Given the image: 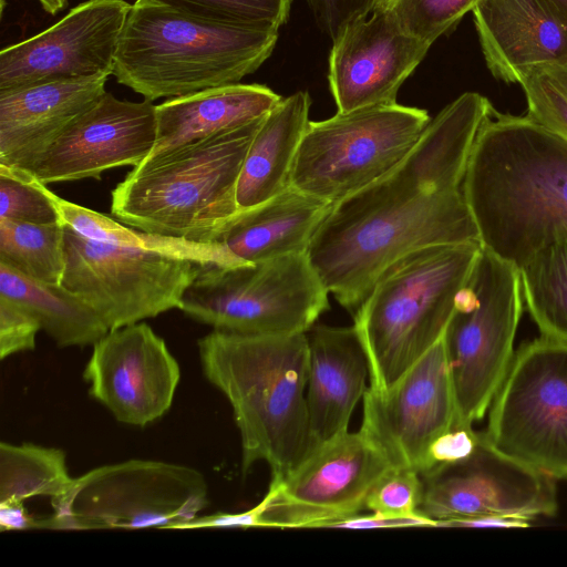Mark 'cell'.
Returning a JSON list of instances; mask_svg holds the SVG:
<instances>
[{
  "label": "cell",
  "instance_id": "cell-1",
  "mask_svg": "<svg viewBox=\"0 0 567 567\" xmlns=\"http://www.w3.org/2000/svg\"><path fill=\"white\" fill-rule=\"evenodd\" d=\"M492 107L480 93L461 94L431 118L399 165L332 205L307 256L329 293L352 315L402 256L433 245L481 243L462 185Z\"/></svg>",
  "mask_w": 567,
  "mask_h": 567
},
{
  "label": "cell",
  "instance_id": "cell-2",
  "mask_svg": "<svg viewBox=\"0 0 567 567\" xmlns=\"http://www.w3.org/2000/svg\"><path fill=\"white\" fill-rule=\"evenodd\" d=\"M462 188L482 247L520 268L567 236V140L528 115L492 107Z\"/></svg>",
  "mask_w": 567,
  "mask_h": 567
},
{
  "label": "cell",
  "instance_id": "cell-3",
  "mask_svg": "<svg viewBox=\"0 0 567 567\" xmlns=\"http://www.w3.org/2000/svg\"><path fill=\"white\" fill-rule=\"evenodd\" d=\"M205 378L231 405L241 472L266 462L279 478L311 453L306 333L238 334L213 330L198 340Z\"/></svg>",
  "mask_w": 567,
  "mask_h": 567
},
{
  "label": "cell",
  "instance_id": "cell-4",
  "mask_svg": "<svg viewBox=\"0 0 567 567\" xmlns=\"http://www.w3.org/2000/svg\"><path fill=\"white\" fill-rule=\"evenodd\" d=\"M278 31L203 21L135 1L113 75L151 102L239 83L271 55Z\"/></svg>",
  "mask_w": 567,
  "mask_h": 567
},
{
  "label": "cell",
  "instance_id": "cell-5",
  "mask_svg": "<svg viewBox=\"0 0 567 567\" xmlns=\"http://www.w3.org/2000/svg\"><path fill=\"white\" fill-rule=\"evenodd\" d=\"M262 118L144 159L112 190L111 215L146 233L216 243L239 212L238 179Z\"/></svg>",
  "mask_w": 567,
  "mask_h": 567
},
{
  "label": "cell",
  "instance_id": "cell-6",
  "mask_svg": "<svg viewBox=\"0 0 567 567\" xmlns=\"http://www.w3.org/2000/svg\"><path fill=\"white\" fill-rule=\"evenodd\" d=\"M481 243L433 245L391 264L353 313L370 386L386 391L444 334Z\"/></svg>",
  "mask_w": 567,
  "mask_h": 567
},
{
  "label": "cell",
  "instance_id": "cell-7",
  "mask_svg": "<svg viewBox=\"0 0 567 567\" xmlns=\"http://www.w3.org/2000/svg\"><path fill=\"white\" fill-rule=\"evenodd\" d=\"M328 295L302 252L233 267L202 265L179 309L217 331L306 333L329 309Z\"/></svg>",
  "mask_w": 567,
  "mask_h": 567
},
{
  "label": "cell",
  "instance_id": "cell-8",
  "mask_svg": "<svg viewBox=\"0 0 567 567\" xmlns=\"http://www.w3.org/2000/svg\"><path fill=\"white\" fill-rule=\"evenodd\" d=\"M522 311L519 268L482 247L444 332L455 426L472 427L491 406L514 358Z\"/></svg>",
  "mask_w": 567,
  "mask_h": 567
},
{
  "label": "cell",
  "instance_id": "cell-9",
  "mask_svg": "<svg viewBox=\"0 0 567 567\" xmlns=\"http://www.w3.org/2000/svg\"><path fill=\"white\" fill-rule=\"evenodd\" d=\"M51 505L41 529H179L207 507L208 486L193 467L134 458L75 477Z\"/></svg>",
  "mask_w": 567,
  "mask_h": 567
},
{
  "label": "cell",
  "instance_id": "cell-10",
  "mask_svg": "<svg viewBox=\"0 0 567 567\" xmlns=\"http://www.w3.org/2000/svg\"><path fill=\"white\" fill-rule=\"evenodd\" d=\"M430 121L425 110L396 102L310 121L290 186L333 205L399 165Z\"/></svg>",
  "mask_w": 567,
  "mask_h": 567
},
{
  "label": "cell",
  "instance_id": "cell-11",
  "mask_svg": "<svg viewBox=\"0 0 567 567\" xmlns=\"http://www.w3.org/2000/svg\"><path fill=\"white\" fill-rule=\"evenodd\" d=\"M61 286L114 330L181 307L202 264L166 252L89 239L64 224Z\"/></svg>",
  "mask_w": 567,
  "mask_h": 567
},
{
  "label": "cell",
  "instance_id": "cell-12",
  "mask_svg": "<svg viewBox=\"0 0 567 567\" xmlns=\"http://www.w3.org/2000/svg\"><path fill=\"white\" fill-rule=\"evenodd\" d=\"M484 435L511 458L567 480V342L542 336L514 354Z\"/></svg>",
  "mask_w": 567,
  "mask_h": 567
},
{
  "label": "cell",
  "instance_id": "cell-13",
  "mask_svg": "<svg viewBox=\"0 0 567 567\" xmlns=\"http://www.w3.org/2000/svg\"><path fill=\"white\" fill-rule=\"evenodd\" d=\"M393 466L361 430L319 445L288 474L272 478L256 505L260 527L317 528L360 515Z\"/></svg>",
  "mask_w": 567,
  "mask_h": 567
},
{
  "label": "cell",
  "instance_id": "cell-14",
  "mask_svg": "<svg viewBox=\"0 0 567 567\" xmlns=\"http://www.w3.org/2000/svg\"><path fill=\"white\" fill-rule=\"evenodd\" d=\"M421 476L419 512L436 527H465L487 517L530 522L558 507L556 478L501 453L484 433L465 456Z\"/></svg>",
  "mask_w": 567,
  "mask_h": 567
},
{
  "label": "cell",
  "instance_id": "cell-15",
  "mask_svg": "<svg viewBox=\"0 0 567 567\" xmlns=\"http://www.w3.org/2000/svg\"><path fill=\"white\" fill-rule=\"evenodd\" d=\"M362 401L360 430L394 468L421 474L432 445L456 425L444 334L391 388L383 392L368 388Z\"/></svg>",
  "mask_w": 567,
  "mask_h": 567
},
{
  "label": "cell",
  "instance_id": "cell-16",
  "mask_svg": "<svg viewBox=\"0 0 567 567\" xmlns=\"http://www.w3.org/2000/svg\"><path fill=\"white\" fill-rule=\"evenodd\" d=\"M132 4L87 0L47 30L0 52V93L113 74Z\"/></svg>",
  "mask_w": 567,
  "mask_h": 567
},
{
  "label": "cell",
  "instance_id": "cell-17",
  "mask_svg": "<svg viewBox=\"0 0 567 567\" xmlns=\"http://www.w3.org/2000/svg\"><path fill=\"white\" fill-rule=\"evenodd\" d=\"M83 378L118 422L143 427L171 409L181 369L164 339L141 321L97 340Z\"/></svg>",
  "mask_w": 567,
  "mask_h": 567
},
{
  "label": "cell",
  "instance_id": "cell-18",
  "mask_svg": "<svg viewBox=\"0 0 567 567\" xmlns=\"http://www.w3.org/2000/svg\"><path fill=\"white\" fill-rule=\"evenodd\" d=\"M157 136L156 105L106 92L73 120L28 171L42 184L101 179L104 171L137 166Z\"/></svg>",
  "mask_w": 567,
  "mask_h": 567
},
{
  "label": "cell",
  "instance_id": "cell-19",
  "mask_svg": "<svg viewBox=\"0 0 567 567\" xmlns=\"http://www.w3.org/2000/svg\"><path fill=\"white\" fill-rule=\"evenodd\" d=\"M332 41L328 82L339 113L395 103L431 48L403 31L382 2L346 23Z\"/></svg>",
  "mask_w": 567,
  "mask_h": 567
},
{
  "label": "cell",
  "instance_id": "cell-20",
  "mask_svg": "<svg viewBox=\"0 0 567 567\" xmlns=\"http://www.w3.org/2000/svg\"><path fill=\"white\" fill-rule=\"evenodd\" d=\"M472 12L494 78L519 84L535 66L567 62V22L550 0H480Z\"/></svg>",
  "mask_w": 567,
  "mask_h": 567
},
{
  "label": "cell",
  "instance_id": "cell-21",
  "mask_svg": "<svg viewBox=\"0 0 567 567\" xmlns=\"http://www.w3.org/2000/svg\"><path fill=\"white\" fill-rule=\"evenodd\" d=\"M307 336L306 400L313 451L349 431L353 410L368 389L370 370L354 326H313Z\"/></svg>",
  "mask_w": 567,
  "mask_h": 567
},
{
  "label": "cell",
  "instance_id": "cell-22",
  "mask_svg": "<svg viewBox=\"0 0 567 567\" xmlns=\"http://www.w3.org/2000/svg\"><path fill=\"white\" fill-rule=\"evenodd\" d=\"M107 75L0 93V164L29 171L63 130L105 91Z\"/></svg>",
  "mask_w": 567,
  "mask_h": 567
},
{
  "label": "cell",
  "instance_id": "cell-23",
  "mask_svg": "<svg viewBox=\"0 0 567 567\" xmlns=\"http://www.w3.org/2000/svg\"><path fill=\"white\" fill-rule=\"evenodd\" d=\"M281 100L256 83L227 84L168 99L156 105V143L146 158L245 126L262 118Z\"/></svg>",
  "mask_w": 567,
  "mask_h": 567
},
{
  "label": "cell",
  "instance_id": "cell-24",
  "mask_svg": "<svg viewBox=\"0 0 567 567\" xmlns=\"http://www.w3.org/2000/svg\"><path fill=\"white\" fill-rule=\"evenodd\" d=\"M332 204L289 186L277 196L240 209L216 243L239 265L307 252Z\"/></svg>",
  "mask_w": 567,
  "mask_h": 567
},
{
  "label": "cell",
  "instance_id": "cell-25",
  "mask_svg": "<svg viewBox=\"0 0 567 567\" xmlns=\"http://www.w3.org/2000/svg\"><path fill=\"white\" fill-rule=\"evenodd\" d=\"M310 105L309 93L298 91L282 97L262 118L239 175V210L261 204L290 186L297 151L310 122Z\"/></svg>",
  "mask_w": 567,
  "mask_h": 567
},
{
  "label": "cell",
  "instance_id": "cell-26",
  "mask_svg": "<svg viewBox=\"0 0 567 567\" xmlns=\"http://www.w3.org/2000/svg\"><path fill=\"white\" fill-rule=\"evenodd\" d=\"M0 295L33 312L61 348L94 344L110 330L95 311L61 285L30 279L0 262Z\"/></svg>",
  "mask_w": 567,
  "mask_h": 567
},
{
  "label": "cell",
  "instance_id": "cell-27",
  "mask_svg": "<svg viewBox=\"0 0 567 567\" xmlns=\"http://www.w3.org/2000/svg\"><path fill=\"white\" fill-rule=\"evenodd\" d=\"M62 221L82 236L102 243L181 256L202 265L239 266L220 243H195L124 226L111 217L71 203L53 193Z\"/></svg>",
  "mask_w": 567,
  "mask_h": 567
},
{
  "label": "cell",
  "instance_id": "cell-28",
  "mask_svg": "<svg viewBox=\"0 0 567 567\" xmlns=\"http://www.w3.org/2000/svg\"><path fill=\"white\" fill-rule=\"evenodd\" d=\"M65 454L56 447L32 443L0 444V504H20L45 496H64L74 481Z\"/></svg>",
  "mask_w": 567,
  "mask_h": 567
},
{
  "label": "cell",
  "instance_id": "cell-29",
  "mask_svg": "<svg viewBox=\"0 0 567 567\" xmlns=\"http://www.w3.org/2000/svg\"><path fill=\"white\" fill-rule=\"evenodd\" d=\"M523 297L543 337L567 342V236L519 268Z\"/></svg>",
  "mask_w": 567,
  "mask_h": 567
},
{
  "label": "cell",
  "instance_id": "cell-30",
  "mask_svg": "<svg viewBox=\"0 0 567 567\" xmlns=\"http://www.w3.org/2000/svg\"><path fill=\"white\" fill-rule=\"evenodd\" d=\"M0 262L30 279L61 285L64 223L40 225L0 218Z\"/></svg>",
  "mask_w": 567,
  "mask_h": 567
},
{
  "label": "cell",
  "instance_id": "cell-31",
  "mask_svg": "<svg viewBox=\"0 0 567 567\" xmlns=\"http://www.w3.org/2000/svg\"><path fill=\"white\" fill-rule=\"evenodd\" d=\"M203 21L277 29L289 18L292 0H136Z\"/></svg>",
  "mask_w": 567,
  "mask_h": 567
},
{
  "label": "cell",
  "instance_id": "cell-32",
  "mask_svg": "<svg viewBox=\"0 0 567 567\" xmlns=\"http://www.w3.org/2000/svg\"><path fill=\"white\" fill-rule=\"evenodd\" d=\"M0 218L40 225L63 223L47 185L28 171L1 164Z\"/></svg>",
  "mask_w": 567,
  "mask_h": 567
},
{
  "label": "cell",
  "instance_id": "cell-33",
  "mask_svg": "<svg viewBox=\"0 0 567 567\" xmlns=\"http://www.w3.org/2000/svg\"><path fill=\"white\" fill-rule=\"evenodd\" d=\"M527 114L567 140V62L530 69L520 80Z\"/></svg>",
  "mask_w": 567,
  "mask_h": 567
},
{
  "label": "cell",
  "instance_id": "cell-34",
  "mask_svg": "<svg viewBox=\"0 0 567 567\" xmlns=\"http://www.w3.org/2000/svg\"><path fill=\"white\" fill-rule=\"evenodd\" d=\"M480 0H383L388 13L408 34L432 45Z\"/></svg>",
  "mask_w": 567,
  "mask_h": 567
},
{
  "label": "cell",
  "instance_id": "cell-35",
  "mask_svg": "<svg viewBox=\"0 0 567 567\" xmlns=\"http://www.w3.org/2000/svg\"><path fill=\"white\" fill-rule=\"evenodd\" d=\"M423 480L419 472L408 468L390 470L373 487L365 509L381 517L420 518Z\"/></svg>",
  "mask_w": 567,
  "mask_h": 567
},
{
  "label": "cell",
  "instance_id": "cell-36",
  "mask_svg": "<svg viewBox=\"0 0 567 567\" xmlns=\"http://www.w3.org/2000/svg\"><path fill=\"white\" fill-rule=\"evenodd\" d=\"M41 330L38 318L22 303L0 295V358L33 350Z\"/></svg>",
  "mask_w": 567,
  "mask_h": 567
},
{
  "label": "cell",
  "instance_id": "cell-37",
  "mask_svg": "<svg viewBox=\"0 0 567 567\" xmlns=\"http://www.w3.org/2000/svg\"><path fill=\"white\" fill-rule=\"evenodd\" d=\"M318 27L332 40L349 21L348 0H307Z\"/></svg>",
  "mask_w": 567,
  "mask_h": 567
},
{
  "label": "cell",
  "instance_id": "cell-38",
  "mask_svg": "<svg viewBox=\"0 0 567 567\" xmlns=\"http://www.w3.org/2000/svg\"><path fill=\"white\" fill-rule=\"evenodd\" d=\"M207 527H260L258 507L243 513H218L209 516H197L181 526L179 529H194Z\"/></svg>",
  "mask_w": 567,
  "mask_h": 567
},
{
  "label": "cell",
  "instance_id": "cell-39",
  "mask_svg": "<svg viewBox=\"0 0 567 567\" xmlns=\"http://www.w3.org/2000/svg\"><path fill=\"white\" fill-rule=\"evenodd\" d=\"M405 526H433L435 523L426 517L420 518H393L381 517L374 514L367 516L357 515L334 525L336 528L368 529V528H390Z\"/></svg>",
  "mask_w": 567,
  "mask_h": 567
},
{
  "label": "cell",
  "instance_id": "cell-40",
  "mask_svg": "<svg viewBox=\"0 0 567 567\" xmlns=\"http://www.w3.org/2000/svg\"><path fill=\"white\" fill-rule=\"evenodd\" d=\"M41 519L31 516L23 503L0 504V530L14 532L24 529H40Z\"/></svg>",
  "mask_w": 567,
  "mask_h": 567
},
{
  "label": "cell",
  "instance_id": "cell-41",
  "mask_svg": "<svg viewBox=\"0 0 567 567\" xmlns=\"http://www.w3.org/2000/svg\"><path fill=\"white\" fill-rule=\"evenodd\" d=\"M381 2L383 0H348L349 21L368 17Z\"/></svg>",
  "mask_w": 567,
  "mask_h": 567
},
{
  "label": "cell",
  "instance_id": "cell-42",
  "mask_svg": "<svg viewBox=\"0 0 567 567\" xmlns=\"http://www.w3.org/2000/svg\"><path fill=\"white\" fill-rule=\"evenodd\" d=\"M50 14H56L66 6V0H38Z\"/></svg>",
  "mask_w": 567,
  "mask_h": 567
},
{
  "label": "cell",
  "instance_id": "cell-43",
  "mask_svg": "<svg viewBox=\"0 0 567 567\" xmlns=\"http://www.w3.org/2000/svg\"><path fill=\"white\" fill-rule=\"evenodd\" d=\"M567 22V0H550Z\"/></svg>",
  "mask_w": 567,
  "mask_h": 567
}]
</instances>
